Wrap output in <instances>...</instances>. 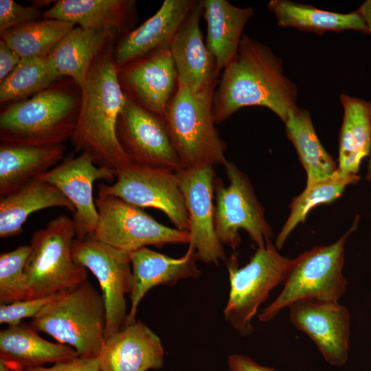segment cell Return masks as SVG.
Masks as SVG:
<instances>
[{
  "mask_svg": "<svg viewBox=\"0 0 371 371\" xmlns=\"http://www.w3.org/2000/svg\"><path fill=\"white\" fill-rule=\"evenodd\" d=\"M283 70L282 59L269 46L243 34L236 56L224 68L213 95L214 123L251 106L267 108L284 122L299 107L297 86Z\"/></svg>",
  "mask_w": 371,
  "mask_h": 371,
  "instance_id": "6da1fadb",
  "label": "cell"
},
{
  "mask_svg": "<svg viewBox=\"0 0 371 371\" xmlns=\"http://www.w3.org/2000/svg\"><path fill=\"white\" fill-rule=\"evenodd\" d=\"M114 39H109L97 56L80 87V109L71 141L76 152L87 154L97 166L115 172L130 161L117 137V120L126 96L118 78Z\"/></svg>",
  "mask_w": 371,
  "mask_h": 371,
  "instance_id": "7a4b0ae2",
  "label": "cell"
},
{
  "mask_svg": "<svg viewBox=\"0 0 371 371\" xmlns=\"http://www.w3.org/2000/svg\"><path fill=\"white\" fill-rule=\"evenodd\" d=\"M80 104V88L72 80H58L30 98L11 103L1 111V142L63 144L74 133Z\"/></svg>",
  "mask_w": 371,
  "mask_h": 371,
  "instance_id": "3957f363",
  "label": "cell"
},
{
  "mask_svg": "<svg viewBox=\"0 0 371 371\" xmlns=\"http://www.w3.org/2000/svg\"><path fill=\"white\" fill-rule=\"evenodd\" d=\"M106 308L101 293L88 280L58 293L30 324L79 356L98 357L104 341Z\"/></svg>",
  "mask_w": 371,
  "mask_h": 371,
  "instance_id": "277c9868",
  "label": "cell"
},
{
  "mask_svg": "<svg viewBox=\"0 0 371 371\" xmlns=\"http://www.w3.org/2000/svg\"><path fill=\"white\" fill-rule=\"evenodd\" d=\"M215 86L194 92L178 82L164 119L183 169L224 166L227 146L212 115Z\"/></svg>",
  "mask_w": 371,
  "mask_h": 371,
  "instance_id": "5b68a950",
  "label": "cell"
},
{
  "mask_svg": "<svg viewBox=\"0 0 371 371\" xmlns=\"http://www.w3.org/2000/svg\"><path fill=\"white\" fill-rule=\"evenodd\" d=\"M357 216L350 228L335 243L317 246L293 259L278 297L258 315L262 322L274 319L291 303L305 299L339 302L348 282L343 273L344 245L358 227Z\"/></svg>",
  "mask_w": 371,
  "mask_h": 371,
  "instance_id": "8992f818",
  "label": "cell"
},
{
  "mask_svg": "<svg viewBox=\"0 0 371 371\" xmlns=\"http://www.w3.org/2000/svg\"><path fill=\"white\" fill-rule=\"evenodd\" d=\"M76 237L73 220L65 215L32 234L25 267L26 300L49 296L87 280V269L73 257Z\"/></svg>",
  "mask_w": 371,
  "mask_h": 371,
  "instance_id": "52a82bcc",
  "label": "cell"
},
{
  "mask_svg": "<svg viewBox=\"0 0 371 371\" xmlns=\"http://www.w3.org/2000/svg\"><path fill=\"white\" fill-rule=\"evenodd\" d=\"M293 262L281 255L271 240L257 247L243 267H239L236 253L227 260L229 293L223 315L240 335L251 334V321L259 306L273 289L284 283Z\"/></svg>",
  "mask_w": 371,
  "mask_h": 371,
  "instance_id": "ba28073f",
  "label": "cell"
},
{
  "mask_svg": "<svg viewBox=\"0 0 371 371\" xmlns=\"http://www.w3.org/2000/svg\"><path fill=\"white\" fill-rule=\"evenodd\" d=\"M227 186L215 181L214 227L223 245L235 250L240 243L238 231L243 229L258 247L271 240L272 229L266 220L265 209L243 171L232 161L224 165Z\"/></svg>",
  "mask_w": 371,
  "mask_h": 371,
  "instance_id": "9c48e42d",
  "label": "cell"
},
{
  "mask_svg": "<svg viewBox=\"0 0 371 371\" xmlns=\"http://www.w3.org/2000/svg\"><path fill=\"white\" fill-rule=\"evenodd\" d=\"M98 194L115 196L139 208L159 210L175 228L189 231L188 215L177 172L129 163L115 170L113 183H100Z\"/></svg>",
  "mask_w": 371,
  "mask_h": 371,
  "instance_id": "30bf717a",
  "label": "cell"
},
{
  "mask_svg": "<svg viewBox=\"0 0 371 371\" xmlns=\"http://www.w3.org/2000/svg\"><path fill=\"white\" fill-rule=\"evenodd\" d=\"M95 205L99 219L93 234L116 249L131 253L148 245L190 243L189 232L166 226L115 196L98 194Z\"/></svg>",
  "mask_w": 371,
  "mask_h": 371,
  "instance_id": "8fae6325",
  "label": "cell"
},
{
  "mask_svg": "<svg viewBox=\"0 0 371 371\" xmlns=\"http://www.w3.org/2000/svg\"><path fill=\"white\" fill-rule=\"evenodd\" d=\"M72 254L99 282L106 308L105 339L121 330L126 320V295L131 294L133 284L130 254L100 241L93 234L76 237Z\"/></svg>",
  "mask_w": 371,
  "mask_h": 371,
  "instance_id": "7c38bea8",
  "label": "cell"
},
{
  "mask_svg": "<svg viewBox=\"0 0 371 371\" xmlns=\"http://www.w3.org/2000/svg\"><path fill=\"white\" fill-rule=\"evenodd\" d=\"M117 137L130 163L177 172L183 170L164 117L127 97L117 120Z\"/></svg>",
  "mask_w": 371,
  "mask_h": 371,
  "instance_id": "4fadbf2b",
  "label": "cell"
},
{
  "mask_svg": "<svg viewBox=\"0 0 371 371\" xmlns=\"http://www.w3.org/2000/svg\"><path fill=\"white\" fill-rule=\"evenodd\" d=\"M189 219L190 243L199 260L218 265L227 261L214 227L216 175L212 166L177 172Z\"/></svg>",
  "mask_w": 371,
  "mask_h": 371,
  "instance_id": "5bb4252c",
  "label": "cell"
},
{
  "mask_svg": "<svg viewBox=\"0 0 371 371\" xmlns=\"http://www.w3.org/2000/svg\"><path fill=\"white\" fill-rule=\"evenodd\" d=\"M37 179L55 186L74 205L72 220L76 238H82L93 234L98 223L93 184L98 180L114 181L115 172L97 166L86 153L71 154Z\"/></svg>",
  "mask_w": 371,
  "mask_h": 371,
  "instance_id": "9a60e30c",
  "label": "cell"
},
{
  "mask_svg": "<svg viewBox=\"0 0 371 371\" xmlns=\"http://www.w3.org/2000/svg\"><path fill=\"white\" fill-rule=\"evenodd\" d=\"M287 308L291 324L313 341L329 364L340 367L346 363L350 316L346 306L339 302L305 299Z\"/></svg>",
  "mask_w": 371,
  "mask_h": 371,
  "instance_id": "2e32d148",
  "label": "cell"
},
{
  "mask_svg": "<svg viewBox=\"0 0 371 371\" xmlns=\"http://www.w3.org/2000/svg\"><path fill=\"white\" fill-rule=\"evenodd\" d=\"M118 78L128 98L163 117L178 86L169 47L118 67Z\"/></svg>",
  "mask_w": 371,
  "mask_h": 371,
  "instance_id": "e0dca14e",
  "label": "cell"
},
{
  "mask_svg": "<svg viewBox=\"0 0 371 371\" xmlns=\"http://www.w3.org/2000/svg\"><path fill=\"white\" fill-rule=\"evenodd\" d=\"M202 14V5L201 1H198L175 34L169 47L178 82L194 92L216 86L218 82L216 61L203 41L199 26Z\"/></svg>",
  "mask_w": 371,
  "mask_h": 371,
  "instance_id": "ac0fdd59",
  "label": "cell"
},
{
  "mask_svg": "<svg viewBox=\"0 0 371 371\" xmlns=\"http://www.w3.org/2000/svg\"><path fill=\"white\" fill-rule=\"evenodd\" d=\"M130 254L133 277L131 307L125 325L136 322L138 306L152 288L159 285L174 286L183 279L196 278L201 275L195 249L189 245L186 254L175 258L146 247Z\"/></svg>",
  "mask_w": 371,
  "mask_h": 371,
  "instance_id": "d6986e66",
  "label": "cell"
},
{
  "mask_svg": "<svg viewBox=\"0 0 371 371\" xmlns=\"http://www.w3.org/2000/svg\"><path fill=\"white\" fill-rule=\"evenodd\" d=\"M98 359L101 371H148L163 366L164 350L158 335L136 321L106 338Z\"/></svg>",
  "mask_w": 371,
  "mask_h": 371,
  "instance_id": "ffe728a7",
  "label": "cell"
},
{
  "mask_svg": "<svg viewBox=\"0 0 371 371\" xmlns=\"http://www.w3.org/2000/svg\"><path fill=\"white\" fill-rule=\"evenodd\" d=\"M197 3L194 0H165L153 16L120 39L114 52L117 67L170 47L175 34Z\"/></svg>",
  "mask_w": 371,
  "mask_h": 371,
  "instance_id": "44dd1931",
  "label": "cell"
},
{
  "mask_svg": "<svg viewBox=\"0 0 371 371\" xmlns=\"http://www.w3.org/2000/svg\"><path fill=\"white\" fill-rule=\"evenodd\" d=\"M133 0H60L43 14L44 19L69 22L89 30H104L114 36L129 32L136 21Z\"/></svg>",
  "mask_w": 371,
  "mask_h": 371,
  "instance_id": "7402d4cb",
  "label": "cell"
},
{
  "mask_svg": "<svg viewBox=\"0 0 371 371\" xmlns=\"http://www.w3.org/2000/svg\"><path fill=\"white\" fill-rule=\"evenodd\" d=\"M79 356L69 346L49 341L21 322L0 331V361L12 371L43 366Z\"/></svg>",
  "mask_w": 371,
  "mask_h": 371,
  "instance_id": "603a6c76",
  "label": "cell"
},
{
  "mask_svg": "<svg viewBox=\"0 0 371 371\" xmlns=\"http://www.w3.org/2000/svg\"><path fill=\"white\" fill-rule=\"evenodd\" d=\"M207 23L206 46L220 71L236 56L243 29L254 14L251 8H239L226 0H202Z\"/></svg>",
  "mask_w": 371,
  "mask_h": 371,
  "instance_id": "cb8c5ba5",
  "label": "cell"
},
{
  "mask_svg": "<svg viewBox=\"0 0 371 371\" xmlns=\"http://www.w3.org/2000/svg\"><path fill=\"white\" fill-rule=\"evenodd\" d=\"M63 144L34 146L1 143L0 145V198L37 179L63 159Z\"/></svg>",
  "mask_w": 371,
  "mask_h": 371,
  "instance_id": "d4e9b609",
  "label": "cell"
},
{
  "mask_svg": "<svg viewBox=\"0 0 371 371\" xmlns=\"http://www.w3.org/2000/svg\"><path fill=\"white\" fill-rule=\"evenodd\" d=\"M51 207H65L72 213L75 212L74 205L58 188L41 179L28 182L0 198V237L20 234L32 213Z\"/></svg>",
  "mask_w": 371,
  "mask_h": 371,
  "instance_id": "484cf974",
  "label": "cell"
},
{
  "mask_svg": "<svg viewBox=\"0 0 371 371\" xmlns=\"http://www.w3.org/2000/svg\"><path fill=\"white\" fill-rule=\"evenodd\" d=\"M339 100L344 115L337 168L346 175H359L361 162L371 154V101L345 93Z\"/></svg>",
  "mask_w": 371,
  "mask_h": 371,
  "instance_id": "4316f807",
  "label": "cell"
},
{
  "mask_svg": "<svg viewBox=\"0 0 371 371\" xmlns=\"http://www.w3.org/2000/svg\"><path fill=\"white\" fill-rule=\"evenodd\" d=\"M115 37L104 30L74 27L47 57L60 78L69 77L80 88L97 56Z\"/></svg>",
  "mask_w": 371,
  "mask_h": 371,
  "instance_id": "83f0119b",
  "label": "cell"
},
{
  "mask_svg": "<svg viewBox=\"0 0 371 371\" xmlns=\"http://www.w3.org/2000/svg\"><path fill=\"white\" fill-rule=\"evenodd\" d=\"M267 7L280 27H294L319 35L328 32L348 30L368 34L357 10L349 13H339L290 0H271Z\"/></svg>",
  "mask_w": 371,
  "mask_h": 371,
  "instance_id": "f1b7e54d",
  "label": "cell"
},
{
  "mask_svg": "<svg viewBox=\"0 0 371 371\" xmlns=\"http://www.w3.org/2000/svg\"><path fill=\"white\" fill-rule=\"evenodd\" d=\"M284 123L286 135L306 171V186L335 172L337 165L320 142L308 111L298 108Z\"/></svg>",
  "mask_w": 371,
  "mask_h": 371,
  "instance_id": "f546056e",
  "label": "cell"
},
{
  "mask_svg": "<svg viewBox=\"0 0 371 371\" xmlns=\"http://www.w3.org/2000/svg\"><path fill=\"white\" fill-rule=\"evenodd\" d=\"M360 180L359 175H346L338 168L331 176L306 186L304 191L295 196L290 204L288 218L278 234L275 245L279 250L300 224L305 222L309 212L321 204H328L339 198L346 188Z\"/></svg>",
  "mask_w": 371,
  "mask_h": 371,
  "instance_id": "4dcf8cb0",
  "label": "cell"
},
{
  "mask_svg": "<svg viewBox=\"0 0 371 371\" xmlns=\"http://www.w3.org/2000/svg\"><path fill=\"white\" fill-rule=\"evenodd\" d=\"M74 27L69 22L43 18L8 30L1 39L21 58L47 56Z\"/></svg>",
  "mask_w": 371,
  "mask_h": 371,
  "instance_id": "1f68e13d",
  "label": "cell"
},
{
  "mask_svg": "<svg viewBox=\"0 0 371 371\" xmlns=\"http://www.w3.org/2000/svg\"><path fill=\"white\" fill-rule=\"evenodd\" d=\"M47 56L21 58L0 82L1 103L15 102L33 95L60 80Z\"/></svg>",
  "mask_w": 371,
  "mask_h": 371,
  "instance_id": "d6a6232c",
  "label": "cell"
},
{
  "mask_svg": "<svg viewBox=\"0 0 371 371\" xmlns=\"http://www.w3.org/2000/svg\"><path fill=\"white\" fill-rule=\"evenodd\" d=\"M30 245H23L0 255V302L8 304L26 300L25 278Z\"/></svg>",
  "mask_w": 371,
  "mask_h": 371,
  "instance_id": "836d02e7",
  "label": "cell"
},
{
  "mask_svg": "<svg viewBox=\"0 0 371 371\" xmlns=\"http://www.w3.org/2000/svg\"><path fill=\"white\" fill-rule=\"evenodd\" d=\"M57 293L30 300L16 301L8 304H1L0 323L8 326L16 325L25 318H33L49 302L54 300Z\"/></svg>",
  "mask_w": 371,
  "mask_h": 371,
  "instance_id": "e575fe53",
  "label": "cell"
},
{
  "mask_svg": "<svg viewBox=\"0 0 371 371\" xmlns=\"http://www.w3.org/2000/svg\"><path fill=\"white\" fill-rule=\"evenodd\" d=\"M39 8L23 6L12 0H0V34L12 28L38 20Z\"/></svg>",
  "mask_w": 371,
  "mask_h": 371,
  "instance_id": "d590c367",
  "label": "cell"
},
{
  "mask_svg": "<svg viewBox=\"0 0 371 371\" xmlns=\"http://www.w3.org/2000/svg\"><path fill=\"white\" fill-rule=\"evenodd\" d=\"M23 371H101V369L98 357L78 356L54 363L49 367L41 366Z\"/></svg>",
  "mask_w": 371,
  "mask_h": 371,
  "instance_id": "8d00e7d4",
  "label": "cell"
},
{
  "mask_svg": "<svg viewBox=\"0 0 371 371\" xmlns=\"http://www.w3.org/2000/svg\"><path fill=\"white\" fill-rule=\"evenodd\" d=\"M21 58L3 40H0V82L16 67Z\"/></svg>",
  "mask_w": 371,
  "mask_h": 371,
  "instance_id": "74e56055",
  "label": "cell"
},
{
  "mask_svg": "<svg viewBox=\"0 0 371 371\" xmlns=\"http://www.w3.org/2000/svg\"><path fill=\"white\" fill-rule=\"evenodd\" d=\"M227 365L230 371H276L273 368L260 365L249 357L241 354L229 355Z\"/></svg>",
  "mask_w": 371,
  "mask_h": 371,
  "instance_id": "f35d334b",
  "label": "cell"
},
{
  "mask_svg": "<svg viewBox=\"0 0 371 371\" xmlns=\"http://www.w3.org/2000/svg\"><path fill=\"white\" fill-rule=\"evenodd\" d=\"M357 10L361 16L371 37V0L364 1Z\"/></svg>",
  "mask_w": 371,
  "mask_h": 371,
  "instance_id": "ab89813d",
  "label": "cell"
},
{
  "mask_svg": "<svg viewBox=\"0 0 371 371\" xmlns=\"http://www.w3.org/2000/svg\"><path fill=\"white\" fill-rule=\"evenodd\" d=\"M366 180L371 182V154H370V158L368 166V170L366 172Z\"/></svg>",
  "mask_w": 371,
  "mask_h": 371,
  "instance_id": "60d3db41",
  "label": "cell"
}]
</instances>
